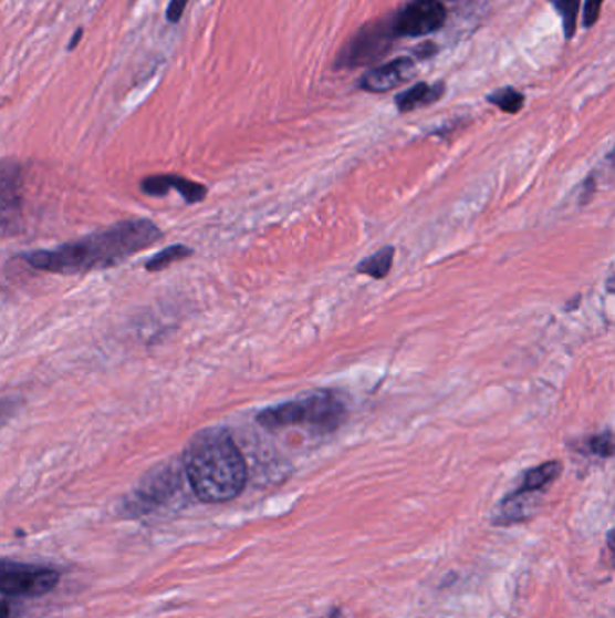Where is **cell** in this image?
Returning <instances> with one entry per match:
<instances>
[{
    "label": "cell",
    "instance_id": "1",
    "mask_svg": "<svg viewBox=\"0 0 615 618\" xmlns=\"http://www.w3.org/2000/svg\"><path fill=\"white\" fill-rule=\"evenodd\" d=\"M161 239V230L148 219L117 223L84 239L71 240L51 250L28 251L22 259L34 270L76 275L113 268L147 250Z\"/></svg>",
    "mask_w": 615,
    "mask_h": 618
},
{
    "label": "cell",
    "instance_id": "2",
    "mask_svg": "<svg viewBox=\"0 0 615 618\" xmlns=\"http://www.w3.org/2000/svg\"><path fill=\"white\" fill-rule=\"evenodd\" d=\"M183 465L191 491L205 503L234 499L248 483L244 456L226 429H206L191 437Z\"/></svg>",
    "mask_w": 615,
    "mask_h": 618
},
{
    "label": "cell",
    "instance_id": "3",
    "mask_svg": "<svg viewBox=\"0 0 615 618\" xmlns=\"http://www.w3.org/2000/svg\"><path fill=\"white\" fill-rule=\"evenodd\" d=\"M347 420V405L340 394L320 391L309 396L280 403L260 412L257 422L269 431L305 428L314 432H333Z\"/></svg>",
    "mask_w": 615,
    "mask_h": 618
},
{
    "label": "cell",
    "instance_id": "4",
    "mask_svg": "<svg viewBox=\"0 0 615 618\" xmlns=\"http://www.w3.org/2000/svg\"><path fill=\"white\" fill-rule=\"evenodd\" d=\"M394 40L396 34L392 31L390 19L368 22L343 45L337 54L336 68L354 69L374 64L392 50Z\"/></svg>",
    "mask_w": 615,
    "mask_h": 618
},
{
    "label": "cell",
    "instance_id": "5",
    "mask_svg": "<svg viewBox=\"0 0 615 618\" xmlns=\"http://www.w3.org/2000/svg\"><path fill=\"white\" fill-rule=\"evenodd\" d=\"M59 583L60 574L54 569L0 560V594L10 600L42 597Z\"/></svg>",
    "mask_w": 615,
    "mask_h": 618
},
{
    "label": "cell",
    "instance_id": "6",
    "mask_svg": "<svg viewBox=\"0 0 615 618\" xmlns=\"http://www.w3.org/2000/svg\"><path fill=\"white\" fill-rule=\"evenodd\" d=\"M446 19L448 13L442 0H408L390 17V25L396 39H419L445 28Z\"/></svg>",
    "mask_w": 615,
    "mask_h": 618
},
{
    "label": "cell",
    "instance_id": "7",
    "mask_svg": "<svg viewBox=\"0 0 615 618\" xmlns=\"http://www.w3.org/2000/svg\"><path fill=\"white\" fill-rule=\"evenodd\" d=\"M24 228L22 176L15 163L0 162V237H13Z\"/></svg>",
    "mask_w": 615,
    "mask_h": 618
},
{
    "label": "cell",
    "instance_id": "8",
    "mask_svg": "<svg viewBox=\"0 0 615 618\" xmlns=\"http://www.w3.org/2000/svg\"><path fill=\"white\" fill-rule=\"evenodd\" d=\"M416 73V60L410 56L390 60L386 64L379 65L363 74L357 87L366 93L382 94L388 93L392 89L405 84Z\"/></svg>",
    "mask_w": 615,
    "mask_h": 618
},
{
    "label": "cell",
    "instance_id": "9",
    "mask_svg": "<svg viewBox=\"0 0 615 618\" xmlns=\"http://www.w3.org/2000/svg\"><path fill=\"white\" fill-rule=\"evenodd\" d=\"M179 192L186 203L202 202L206 197V187L200 183L190 182L186 177L174 176V174H163V176L145 177L142 182V190L147 196H165L168 190Z\"/></svg>",
    "mask_w": 615,
    "mask_h": 618
},
{
    "label": "cell",
    "instance_id": "10",
    "mask_svg": "<svg viewBox=\"0 0 615 618\" xmlns=\"http://www.w3.org/2000/svg\"><path fill=\"white\" fill-rule=\"evenodd\" d=\"M177 472L171 468H163L157 474H152L148 480H145L139 488H137L134 503L139 506L143 512L147 511L150 503H163L170 496L174 488H176Z\"/></svg>",
    "mask_w": 615,
    "mask_h": 618
},
{
    "label": "cell",
    "instance_id": "11",
    "mask_svg": "<svg viewBox=\"0 0 615 618\" xmlns=\"http://www.w3.org/2000/svg\"><path fill=\"white\" fill-rule=\"evenodd\" d=\"M445 82H437V84L419 82V84L411 85L410 89H406L403 93L397 94L396 107L399 113H411V111H417V109L434 105V103L439 102L445 96Z\"/></svg>",
    "mask_w": 615,
    "mask_h": 618
},
{
    "label": "cell",
    "instance_id": "12",
    "mask_svg": "<svg viewBox=\"0 0 615 618\" xmlns=\"http://www.w3.org/2000/svg\"><path fill=\"white\" fill-rule=\"evenodd\" d=\"M563 465L560 462H548L543 465L531 468L525 472L522 485L518 486L517 494H536V492L545 491L549 486L562 476Z\"/></svg>",
    "mask_w": 615,
    "mask_h": 618
},
{
    "label": "cell",
    "instance_id": "13",
    "mask_svg": "<svg viewBox=\"0 0 615 618\" xmlns=\"http://www.w3.org/2000/svg\"><path fill=\"white\" fill-rule=\"evenodd\" d=\"M394 256H396V250L392 246H386V248H382L374 256L362 260L359 266H357V274L368 275L372 279H383L390 271Z\"/></svg>",
    "mask_w": 615,
    "mask_h": 618
},
{
    "label": "cell",
    "instance_id": "14",
    "mask_svg": "<svg viewBox=\"0 0 615 618\" xmlns=\"http://www.w3.org/2000/svg\"><path fill=\"white\" fill-rule=\"evenodd\" d=\"M552 8L556 10L557 16L562 19L563 33L566 40L574 39L577 28V16H580V4L582 0H549Z\"/></svg>",
    "mask_w": 615,
    "mask_h": 618
},
{
    "label": "cell",
    "instance_id": "15",
    "mask_svg": "<svg viewBox=\"0 0 615 618\" xmlns=\"http://www.w3.org/2000/svg\"><path fill=\"white\" fill-rule=\"evenodd\" d=\"M486 100L491 105H494V107H499L500 111L508 114H518L522 111L523 105H525V96L514 87L499 89V91L489 94Z\"/></svg>",
    "mask_w": 615,
    "mask_h": 618
},
{
    "label": "cell",
    "instance_id": "16",
    "mask_svg": "<svg viewBox=\"0 0 615 618\" xmlns=\"http://www.w3.org/2000/svg\"><path fill=\"white\" fill-rule=\"evenodd\" d=\"M191 256V250L185 245H174L168 246L165 250L159 251L156 256H152L147 260L148 271H161L167 270L168 266L174 265V262H179V260L186 259V257Z\"/></svg>",
    "mask_w": 615,
    "mask_h": 618
},
{
    "label": "cell",
    "instance_id": "17",
    "mask_svg": "<svg viewBox=\"0 0 615 618\" xmlns=\"http://www.w3.org/2000/svg\"><path fill=\"white\" fill-rule=\"evenodd\" d=\"M585 445L588 446V451L592 454L601 457H612L614 456V437H612V432L606 431L603 434H597V436H592L586 440Z\"/></svg>",
    "mask_w": 615,
    "mask_h": 618
},
{
    "label": "cell",
    "instance_id": "18",
    "mask_svg": "<svg viewBox=\"0 0 615 618\" xmlns=\"http://www.w3.org/2000/svg\"><path fill=\"white\" fill-rule=\"evenodd\" d=\"M605 4V0H586L583 8V25L586 30H591L601 17V8Z\"/></svg>",
    "mask_w": 615,
    "mask_h": 618
},
{
    "label": "cell",
    "instance_id": "19",
    "mask_svg": "<svg viewBox=\"0 0 615 618\" xmlns=\"http://www.w3.org/2000/svg\"><path fill=\"white\" fill-rule=\"evenodd\" d=\"M190 4V0H170L167 8V20L170 24H179L185 17L186 8Z\"/></svg>",
    "mask_w": 615,
    "mask_h": 618
},
{
    "label": "cell",
    "instance_id": "20",
    "mask_svg": "<svg viewBox=\"0 0 615 618\" xmlns=\"http://www.w3.org/2000/svg\"><path fill=\"white\" fill-rule=\"evenodd\" d=\"M17 402L13 400H0V428H4V423L15 414Z\"/></svg>",
    "mask_w": 615,
    "mask_h": 618
},
{
    "label": "cell",
    "instance_id": "21",
    "mask_svg": "<svg viewBox=\"0 0 615 618\" xmlns=\"http://www.w3.org/2000/svg\"><path fill=\"white\" fill-rule=\"evenodd\" d=\"M11 617V600L0 594V618Z\"/></svg>",
    "mask_w": 615,
    "mask_h": 618
},
{
    "label": "cell",
    "instance_id": "22",
    "mask_svg": "<svg viewBox=\"0 0 615 618\" xmlns=\"http://www.w3.org/2000/svg\"><path fill=\"white\" fill-rule=\"evenodd\" d=\"M82 37H84V28H79V30H76V33H74L73 37H71V40H69V45H67L69 53H71V51L76 50V48H79L80 40H82Z\"/></svg>",
    "mask_w": 615,
    "mask_h": 618
},
{
    "label": "cell",
    "instance_id": "23",
    "mask_svg": "<svg viewBox=\"0 0 615 618\" xmlns=\"http://www.w3.org/2000/svg\"><path fill=\"white\" fill-rule=\"evenodd\" d=\"M323 618H345V617H343L342 609H333V611H331V614H329L327 617H323Z\"/></svg>",
    "mask_w": 615,
    "mask_h": 618
}]
</instances>
